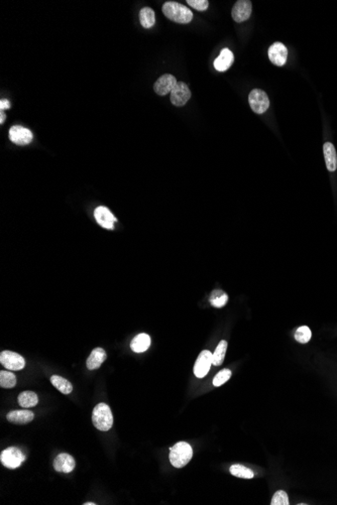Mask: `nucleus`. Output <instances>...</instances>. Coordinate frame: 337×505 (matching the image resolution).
Wrapping results in <instances>:
<instances>
[{
  "instance_id": "nucleus-29",
  "label": "nucleus",
  "mask_w": 337,
  "mask_h": 505,
  "mask_svg": "<svg viewBox=\"0 0 337 505\" xmlns=\"http://www.w3.org/2000/svg\"><path fill=\"white\" fill-rule=\"evenodd\" d=\"M270 504L271 505H289L290 502H289L287 493L283 490L277 491L275 494H273Z\"/></svg>"
},
{
  "instance_id": "nucleus-20",
  "label": "nucleus",
  "mask_w": 337,
  "mask_h": 505,
  "mask_svg": "<svg viewBox=\"0 0 337 505\" xmlns=\"http://www.w3.org/2000/svg\"><path fill=\"white\" fill-rule=\"evenodd\" d=\"M139 22L144 29H151L156 24V14L151 7H143L139 12Z\"/></svg>"
},
{
  "instance_id": "nucleus-19",
  "label": "nucleus",
  "mask_w": 337,
  "mask_h": 505,
  "mask_svg": "<svg viewBox=\"0 0 337 505\" xmlns=\"http://www.w3.org/2000/svg\"><path fill=\"white\" fill-rule=\"evenodd\" d=\"M150 346L151 337L145 333H141L135 336L131 343V348L135 353H142L149 349Z\"/></svg>"
},
{
  "instance_id": "nucleus-11",
  "label": "nucleus",
  "mask_w": 337,
  "mask_h": 505,
  "mask_svg": "<svg viewBox=\"0 0 337 505\" xmlns=\"http://www.w3.org/2000/svg\"><path fill=\"white\" fill-rule=\"evenodd\" d=\"M288 58V49L282 43L272 44L269 49V59L273 65L282 67L286 64Z\"/></svg>"
},
{
  "instance_id": "nucleus-17",
  "label": "nucleus",
  "mask_w": 337,
  "mask_h": 505,
  "mask_svg": "<svg viewBox=\"0 0 337 505\" xmlns=\"http://www.w3.org/2000/svg\"><path fill=\"white\" fill-rule=\"evenodd\" d=\"M106 358H107V355L104 349H102V348L93 349L86 361L87 368L89 370L98 369L102 365V363L106 360Z\"/></svg>"
},
{
  "instance_id": "nucleus-27",
  "label": "nucleus",
  "mask_w": 337,
  "mask_h": 505,
  "mask_svg": "<svg viewBox=\"0 0 337 505\" xmlns=\"http://www.w3.org/2000/svg\"><path fill=\"white\" fill-rule=\"evenodd\" d=\"M311 337H312L311 330L307 326H301L300 328L297 329L296 333H295V339H296V341L301 344L308 343L311 339Z\"/></svg>"
},
{
  "instance_id": "nucleus-31",
  "label": "nucleus",
  "mask_w": 337,
  "mask_h": 505,
  "mask_svg": "<svg viewBox=\"0 0 337 505\" xmlns=\"http://www.w3.org/2000/svg\"><path fill=\"white\" fill-rule=\"evenodd\" d=\"M9 108H10V102L8 100L2 99L1 101H0V109H1V111L5 110V109H9Z\"/></svg>"
},
{
  "instance_id": "nucleus-22",
  "label": "nucleus",
  "mask_w": 337,
  "mask_h": 505,
  "mask_svg": "<svg viewBox=\"0 0 337 505\" xmlns=\"http://www.w3.org/2000/svg\"><path fill=\"white\" fill-rule=\"evenodd\" d=\"M51 382L59 391H61L64 394H69L73 390V386H72L71 382H69L67 379L63 378L62 376L53 375L51 377Z\"/></svg>"
},
{
  "instance_id": "nucleus-9",
  "label": "nucleus",
  "mask_w": 337,
  "mask_h": 505,
  "mask_svg": "<svg viewBox=\"0 0 337 505\" xmlns=\"http://www.w3.org/2000/svg\"><path fill=\"white\" fill-rule=\"evenodd\" d=\"M10 140L17 145H27L33 140V132L20 125H14L9 129Z\"/></svg>"
},
{
  "instance_id": "nucleus-18",
  "label": "nucleus",
  "mask_w": 337,
  "mask_h": 505,
  "mask_svg": "<svg viewBox=\"0 0 337 505\" xmlns=\"http://www.w3.org/2000/svg\"><path fill=\"white\" fill-rule=\"evenodd\" d=\"M323 153L327 170L329 172H335L337 168V155L334 145L331 142H325L323 145Z\"/></svg>"
},
{
  "instance_id": "nucleus-30",
  "label": "nucleus",
  "mask_w": 337,
  "mask_h": 505,
  "mask_svg": "<svg viewBox=\"0 0 337 505\" xmlns=\"http://www.w3.org/2000/svg\"><path fill=\"white\" fill-rule=\"evenodd\" d=\"M187 3L199 11H204L209 6V2L207 0H187Z\"/></svg>"
},
{
  "instance_id": "nucleus-23",
  "label": "nucleus",
  "mask_w": 337,
  "mask_h": 505,
  "mask_svg": "<svg viewBox=\"0 0 337 505\" xmlns=\"http://www.w3.org/2000/svg\"><path fill=\"white\" fill-rule=\"evenodd\" d=\"M227 350V342L225 340H222L219 342L218 346L216 347L214 353L212 354V364L214 366H220L222 362L224 361L225 354Z\"/></svg>"
},
{
  "instance_id": "nucleus-2",
  "label": "nucleus",
  "mask_w": 337,
  "mask_h": 505,
  "mask_svg": "<svg viewBox=\"0 0 337 505\" xmlns=\"http://www.w3.org/2000/svg\"><path fill=\"white\" fill-rule=\"evenodd\" d=\"M193 457V449L186 442H179L174 445L170 450V459L171 464L175 468H183L189 462L191 461Z\"/></svg>"
},
{
  "instance_id": "nucleus-5",
  "label": "nucleus",
  "mask_w": 337,
  "mask_h": 505,
  "mask_svg": "<svg viewBox=\"0 0 337 505\" xmlns=\"http://www.w3.org/2000/svg\"><path fill=\"white\" fill-rule=\"evenodd\" d=\"M248 102L252 111L257 114L265 113L270 106V100L267 93L260 89H255L249 93Z\"/></svg>"
},
{
  "instance_id": "nucleus-16",
  "label": "nucleus",
  "mask_w": 337,
  "mask_h": 505,
  "mask_svg": "<svg viewBox=\"0 0 337 505\" xmlns=\"http://www.w3.org/2000/svg\"><path fill=\"white\" fill-rule=\"evenodd\" d=\"M234 61H235V56H234L233 52L228 49H223L221 51L220 55L214 61V68L218 72L227 71L231 67V65L234 64Z\"/></svg>"
},
{
  "instance_id": "nucleus-12",
  "label": "nucleus",
  "mask_w": 337,
  "mask_h": 505,
  "mask_svg": "<svg viewBox=\"0 0 337 505\" xmlns=\"http://www.w3.org/2000/svg\"><path fill=\"white\" fill-rule=\"evenodd\" d=\"M94 217L97 223L105 229L112 230L114 228V223L117 221V219L111 213L110 210L104 206H99L95 209Z\"/></svg>"
},
{
  "instance_id": "nucleus-15",
  "label": "nucleus",
  "mask_w": 337,
  "mask_h": 505,
  "mask_svg": "<svg viewBox=\"0 0 337 505\" xmlns=\"http://www.w3.org/2000/svg\"><path fill=\"white\" fill-rule=\"evenodd\" d=\"M34 414L33 411L28 410H12L6 414V418L8 422L16 425H27L31 423L34 419Z\"/></svg>"
},
{
  "instance_id": "nucleus-4",
  "label": "nucleus",
  "mask_w": 337,
  "mask_h": 505,
  "mask_svg": "<svg viewBox=\"0 0 337 505\" xmlns=\"http://www.w3.org/2000/svg\"><path fill=\"white\" fill-rule=\"evenodd\" d=\"M26 460V456L16 447H9L1 452L0 455V461L1 464L8 469H16L23 464Z\"/></svg>"
},
{
  "instance_id": "nucleus-32",
  "label": "nucleus",
  "mask_w": 337,
  "mask_h": 505,
  "mask_svg": "<svg viewBox=\"0 0 337 505\" xmlns=\"http://www.w3.org/2000/svg\"><path fill=\"white\" fill-rule=\"evenodd\" d=\"M5 117H6V116H5V114L3 113V111H1V112H0V123H1V124H2V123L4 122V120H5Z\"/></svg>"
},
{
  "instance_id": "nucleus-28",
  "label": "nucleus",
  "mask_w": 337,
  "mask_h": 505,
  "mask_svg": "<svg viewBox=\"0 0 337 505\" xmlns=\"http://www.w3.org/2000/svg\"><path fill=\"white\" fill-rule=\"evenodd\" d=\"M231 371L229 369H222L221 371H219L213 378V385L218 387V386H221L222 384H224L225 382H227L229 380V378L231 377Z\"/></svg>"
},
{
  "instance_id": "nucleus-1",
  "label": "nucleus",
  "mask_w": 337,
  "mask_h": 505,
  "mask_svg": "<svg viewBox=\"0 0 337 505\" xmlns=\"http://www.w3.org/2000/svg\"><path fill=\"white\" fill-rule=\"evenodd\" d=\"M162 9L168 19L177 24H189L193 18V12L190 9L175 1H168L164 3Z\"/></svg>"
},
{
  "instance_id": "nucleus-25",
  "label": "nucleus",
  "mask_w": 337,
  "mask_h": 505,
  "mask_svg": "<svg viewBox=\"0 0 337 505\" xmlns=\"http://www.w3.org/2000/svg\"><path fill=\"white\" fill-rule=\"evenodd\" d=\"M16 385V377L9 371H0V386L12 388Z\"/></svg>"
},
{
  "instance_id": "nucleus-10",
  "label": "nucleus",
  "mask_w": 337,
  "mask_h": 505,
  "mask_svg": "<svg viewBox=\"0 0 337 505\" xmlns=\"http://www.w3.org/2000/svg\"><path fill=\"white\" fill-rule=\"evenodd\" d=\"M177 83L178 82L173 75L165 74L156 81L154 85V90L160 96H165L168 93L171 94V92L177 85Z\"/></svg>"
},
{
  "instance_id": "nucleus-8",
  "label": "nucleus",
  "mask_w": 337,
  "mask_h": 505,
  "mask_svg": "<svg viewBox=\"0 0 337 505\" xmlns=\"http://www.w3.org/2000/svg\"><path fill=\"white\" fill-rule=\"evenodd\" d=\"M211 365H213L212 364V353L208 350L202 351L200 353V355L198 356L195 366H194L195 376L198 378H203L204 376H206V374H208Z\"/></svg>"
},
{
  "instance_id": "nucleus-33",
  "label": "nucleus",
  "mask_w": 337,
  "mask_h": 505,
  "mask_svg": "<svg viewBox=\"0 0 337 505\" xmlns=\"http://www.w3.org/2000/svg\"><path fill=\"white\" fill-rule=\"evenodd\" d=\"M96 503L94 502H87V503H84V505H95Z\"/></svg>"
},
{
  "instance_id": "nucleus-24",
  "label": "nucleus",
  "mask_w": 337,
  "mask_h": 505,
  "mask_svg": "<svg viewBox=\"0 0 337 505\" xmlns=\"http://www.w3.org/2000/svg\"><path fill=\"white\" fill-rule=\"evenodd\" d=\"M209 301H210V304H211L213 307L222 308L227 304L228 296L224 291H222L220 289H216V290L212 291Z\"/></svg>"
},
{
  "instance_id": "nucleus-7",
  "label": "nucleus",
  "mask_w": 337,
  "mask_h": 505,
  "mask_svg": "<svg viewBox=\"0 0 337 505\" xmlns=\"http://www.w3.org/2000/svg\"><path fill=\"white\" fill-rule=\"evenodd\" d=\"M191 91L189 89L187 84L184 82H178L173 91L171 92V102L173 105L177 107H182L184 105L190 100L191 98Z\"/></svg>"
},
{
  "instance_id": "nucleus-14",
  "label": "nucleus",
  "mask_w": 337,
  "mask_h": 505,
  "mask_svg": "<svg viewBox=\"0 0 337 505\" xmlns=\"http://www.w3.org/2000/svg\"><path fill=\"white\" fill-rule=\"evenodd\" d=\"M76 466V462L74 458L66 453H62L56 457L54 460V468L57 472L70 473L74 470Z\"/></svg>"
},
{
  "instance_id": "nucleus-21",
  "label": "nucleus",
  "mask_w": 337,
  "mask_h": 505,
  "mask_svg": "<svg viewBox=\"0 0 337 505\" xmlns=\"http://www.w3.org/2000/svg\"><path fill=\"white\" fill-rule=\"evenodd\" d=\"M18 404L24 409L34 408L38 404V397L33 391H24L18 395Z\"/></svg>"
},
{
  "instance_id": "nucleus-6",
  "label": "nucleus",
  "mask_w": 337,
  "mask_h": 505,
  "mask_svg": "<svg viewBox=\"0 0 337 505\" xmlns=\"http://www.w3.org/2000/svg\"><path fill=\"white\" fill-rule=\"evenodd\" d=\"M0 363H1L6 369L12 371H18L25 368L26 361L25 358L15 352L12 351H2L0 354Z\"/></svg>"
},
{
  "instance_id": "nucleus-3",
  "label": "nucleus",
  "mask_w": 337,
  "mask_h": 505,
  "mask_svg": "<svg viewBox=\"0 0 337 505\" xmlns=\"http://www.w3.org/2000/svg\"><path fill=\"white\" fill-rule=\"evenodd\" d=\"M92 423L96 429L102 432H107L112 428L113 414L106 404H98L93 409Z\"/></svg>"
},
{
  "instance_id": "nucleus-26",
  "label": "nucleus",
  "mask_w": 337,
  "mask_h": 505,
  "mask_svg": "<svg viewBox=\"0 0 337 505\" xmlns=\"http://www.w3.org/2000/svg\"><path fill=\"white\" fill-rule=\"evenodd\" d=\"M229 471L234 476L238 477V478L251 479L252 477H254V472H252L250 469H248L242 465H239V464L233 465L230 467Z\"/></svg>"
},
{
  "instance_id": "nucleus-13",
  "label": "nucleus",
  "mask_w": 337,
  "mask_h": 505,
  "mask_svg": "<svg viewBox=\"0 0 337 505\" xmlns=\"http://www.w3.org/2000/svg\"><path fill=\"white\" fill-rule=\"evenodd\" d=\"M251 2L249 0H239L231 11V15L236 23H243L250 17L251 14Z\"/></svg>"
}]
</instances>
